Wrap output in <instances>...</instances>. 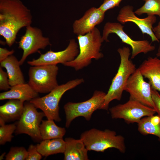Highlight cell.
I'll list each match as a JSON object with an SVG mask.
<instances>
[{
	"instance_id": "6da1fadb",
	"label": "cell",
	"mask_w": 160,
	"mask_h": 160,
	"mask_svg": "<svg viewBox=\"0 0 160 160\" xmlns=\"http://www.w3.org/2000/svg\"><path fill=\"white\" fill-rule=\"evenodd\" d=\"M30 10L20 0H0V35L11 47L22 28L31 25Z\"/></svg>"
},
{
	"instance_id": "7a4b0ae2",
	"label": "cell",
	"mask_w": 160,
	"mask_h": 160,
	"mask_svg": "<svg viewBox=\"0 0 160 160\" xmlns=\"http://www.w3.org/2000/svg\"><path fill=\"white\" fill-rule=\"evenodd\" d=\"M77 39L79 53L74 60L65 63L64 65L78 71L89 65L92 59L98 60L103 57L100 50L104 41L99 30L96 27L85 34L78 35Z\"/></svg>"
},
{
	"instance_id": "3957f363",
	"label": "cell",
	"mask_w": 160,
	"mask_h": 160,
	"mask_svg": "<svg viewBox=\"0 0 160 160\" xmlns=\"http://www.w3.org/2000/svg\"><path fill=\"white\" fill-rule=\"evenodd\" d=\"M120 63L115 76L112 80L109 90L104 97L100 109L107 110L110 103L113 100H120L128 79L136 69V65L129 59V48L124 47L117 49Z\"/></svg>"
},
{
	"instance_id": "277c9868",
	"label": "cell",
	"mask_w": 160,
	"mask_h": 160,
	"mask_svg": "<svg viewBox=\"0 0 160 160\" xmlns=\"http://www.w3.org/2000/svg\"><path fill=\"white\" fill-rule=\"evenodd\" d=\"M80 139L88 151L103 152L108 148H114L121 153L126 152L124 138L117 135L114 131L92 128L82 133Z\"/></svg>"
},
{
	"instance_id": "5b68a950",
	"label": "cell",
	"mask_w": 160,
	"mask_h": 160,
	"mask_svg": "<svg viewBox=\"0 0 160 160\" xmlns=\"http://www.w3.org/2000/svg\"><path fill=\"white\" fill-rule=\"evenodd\" d=\"M83 78L69 81L66 83L58 85L46 95L34 98L29 102L37 108L42 110L47 119L57 122L61 121L59 114V103L63 94L67 91L73 89L84 82Z\"/></svg>"
},
{
	"instance_id": "8992f818",
	"label": "cell",
	"mask_w": 160,
	"mask_h": 160,
	"mask_svg": "<svg viewBox=\"0 0 160 160\" xmlns=\"http://www.w3.org/2000/svg\"><path fill=\"white\" fill-rule=\"evenodd\" d=\"M58 69L56 65L31 66L29 70L28 83L38 93H49L58 85Z\"/></svg>"
},
{
	"instance_id": "52a82bcc",
	"label": "cell",
	"mask_w": 160,
	"mask_h": 160,
	"mask_svg": "<svg viewBox=\"0 0 160 160\" xmlns=\"http://www.w3.org/2000/svg\"><path fill=\"white\" fill-rule=\"evenodd\" d=\"M106 94L103 91L95 90L92 97L87 100L79 103L68 102L65 104L63 107L65 127L68 128L72 121L78 117H83L87 121H89L93 113L100 109Z\"/></svg>"
},
{
	"instance_id": "ba28073f",
	"label": "cell",
	"mask_w": 160,
	"mask_h": 160,
	"mask_svg": "<svg viewBox=\"0 0 160 160\" xmlns=\"http://www.w3.org/2000/svg\"><path fill=\"white\" fill-rule=\"evenodd\" d=\"M113 119H123L127 124L138 123L145 116L154 115L156 112L153 108L129 98L123 104H119L109 109Z\"/></svg>"
},
{
	"instance_id": "9c48e42d",
	"label": "cell",
	"mask_w": 160,
	"mask_h": 160,
	"mask_svg": "<svg viewBox=\"0 0 160 160\" xmlns=\"http://www.w3.org/2000/svg\"><path fill=\"white\" fill-rule=\"evenodd\" d=\"M30 102L24 104L23 111L17 125L15 133L25 134L38 141L42 140L40 126L45 115L43 112H38Z\"/></svg>"
},
{
	"instance_id": "30bf717a",
	"label": "cell",
	"mask_w": 160,
	"mask_h": 160,
	"mask_svg": "<svg viewBox=\"0 0 160 160\" xmlns=\"http://www.w3.org/2000/svg\"><path fill=\"white\" fill-rule=\"evenodd\" d=\"M124 26L120 23L108 22L104 26L102 38L103 41L109 42L108 37L110 33H115L121 40L122 43L131 46L132 49L131 59H134L141 53L145 54L152 52L155 49V47L147 40H134L124 31Z\"/></svg>"
},
{
	"instance_id": "8fae6325",
	"label": "cell",
	"mask_w": 160,
	"mask_h": 160,
	"mask_svg": "<svg viewBox=\"0 0 160 160\" xmlns=\"http://www.w3.org/2000/svg\"><path fill=\"white\" fill-rule=\"evenodd\" d=\"M143 77L139 68L136 69L129 78L124 91L129 93L130 98L155 109L151 85L144 80Z\"/></svg>"
},
{
	"instance_id": "7c38bea8",
	"label": "cell",
	"mask_w": 160,
	"mask_h": 160,
	"mask_svg": "<svg viewBox=\"0 0 160 160\" xmlns=\"http://www.w3.org/2000/svg\"><path fill=\"white\" fill-rule=\"evenodd\" d=\"M25 33L19 41V48L23 50L22 57L19 60L22 65L28 57L37 52L40 49H44L51 45L49 39L43 36L41 30L31 25L27 27Z\"/></svg>"
},
{
	"instance_id": "4fadbf2b",
	"label": "cell",
	"mask_w": 160,
	"mask_h": 160,
	"mask_svg": "<svg viewBox=\"0 0 160 160\" xmlns=\"http://www.w3.org/2000/svg\"><path fill=\"white\" fill-rule=\"evenodd\" d=\"M79 44L74 39L70 40L68 46L64 50L54 52L51 50L41 54L36 59L28 61L27 63L31 66L44 65H56L74 60L79 53Z\"/></svg>"
},
{
	"instance_id": "5bb4252c",
	"label": "cell",
	"mask_w": 160,
	"mask_h": 160,
	"mask_svg": "<svg viewBox=\"0 0 160 160\" xmlns=\"http://www.w3.org/2000/svg\"><path fill=\"white\" fill-rule=\"evenodd\" d=\"M132 6L129 5L122 7L117 17V20L122 24L129 22L135 23L140 28L143 35L146 34L149 35L152 42H159V41L156 37L152 30L153 25L156 21L155 15H148L145 18H140L135 15Z\"/></svg>"
},
{
	"instance_id": "9a60e30c",
	"label": "cell",
	"mask_w": 160,
	"mask_h": 160,
	"mask_svg": "<svg viewBox=\"0 0 160 160\" xmlns=\"http://www.w3.org/2000/svg\"><path fill=\"white\" fill-rule=\"evenodd\" d=\"M105 12L98 8L92 7L87 10L83 16L75 20L73 24V33L77 35H84L92 31L103 20Z\"/></svg>"
},
{
	"instance_id": "2e32d148",
	"label": "cell",
	"mask_w": 160,
	"mask_h": 160,
	"mask_svg": "<svg viewBox=\"0 0 160 160\" xmlns=\"http://www.w3.org/2000/svg\"><path fill=\"white\" fill-rule=\"evenodd\" d=\"M138 68L143 76L148 79L151 87L160 92V59L149 57Z\"/></svg>"
},
{
	"instance_id": "e0dca14e",
	"label": "cell",
	"mask_w": 160,
	"mask_h": 160,
	"mask_svg": "<svg viewBox=\"0 0 160 160\" xmlns=\"http://www.w3.org/2000/svg\"><path fill=\"white\" fill-rule=\"evenodd\" d=\"M39 93L35 91L28 83H23L11 87L8 91L0 94V100L16 99L30 101L37 97Z\"/></svg>"
},
{
	"instance_id": "ac0fdd59",
	"label": "cell",
	"mask_w": 160,
	"mask_h": 160,
	"mask_svg": "<svg viewBox=\"0 0 160 160\" xmlns=\"http://www.w3.org/2000/svg\"><path fill=\"white\" fill-rule=\"evenodd\" d=\"M64 160H88V150L82 140L71 137L66 138Z\"/></svg>"
},
{
	"instance_id": "d6986e66",
	"label": "cell",
	"mask_w": 160,
	"mask_h": 160,
	"mask_svg": "<svg viewBox=\"0 0 160 160\" xmlns=\"http://www.w3.org/2000/svg\"><path fill=\"white\" fill-rule=\"evenodd\" d=\"M0 63V66L6 70L11 87L25 83L19 61L15 56L11 55Z\"/></svg>"
},
{
	"instance_id": "ffe728a7",
	"label": "cell",
	"mask_w": 160,
	"mask_h": 160,
	"mask_svg": "<svg viewBox=\"0 0 160 160\" xmlns=\"http://www.w3.org/2000/svg\"><path fill=\"white\" fill-rule=\"evenodd\" d=\"M24 101L11 99L0 106V119L5 122L19 120L23 113Z\"/></svg>"
},
{
	"instance_id": "44dd1931",
	"label": "cell",
	"mask_w": 160,
	"mask_h": 160,
	"mask_svg": "<svg viewBox=\"0 0 160 160\" xmlns=\"http://www.w3.org/2000/svg\"><path fill=\"white\" fill-rule=\"evenodd\" d=\"M65 143L63 138L43 140L36 145L38 152L42 156L47 157L58 153H63Z\"/></svg>"
},
{
	"instance_id": "7402d4cb",
	"label": "cell",
	"mask_w": 160,
	"mask_h": 160,
	"mask_svg": "<svg viewBox=\"0 0 160 160\" xmlns=\"http://www.w3.org/2000/svg\"><path fill=\"white\" fill-rule=\"evenodd\" d=\"M138 124V130L142 134H152L160 139V116L154 115L142 118Z\"/></svg>"
},
{
	"instance_id": "603a6c76",
	"label": "cell",
	"mask_w": 160,
	"mask_h": 160,
	"mask_svg": "<svg viewBox=\"0 0 160 160\" xmlns=\"http://www.w3.org/2000/svg\"><path fill=\"white\" fill-rule=\"evenodd\" d=\"M52 120H42L40 126L42 140L63 138L66 133L64 128L57 126Z\"/></svg>"
},
{
	"instance_id": "cb8c5ba5",
	"label": "cell",
	"mask_w": 160,
	"mask_h": 160,
	"mask_svg": "<svg viewBox=\"0 0 160 160\" xmlns=\"http://www.w3.org/2000/svg\"><path fill=\"white\" fill-rule=\"evenodd\" d=\"M144 4L135 13L138 15L146 14L148 15H157L160 17V0H146Z\"/></svg>"
},
{
	"instance_id": "d4e9b609",
	"label": "cell",
	"mask_w": 160,
	"mask_h": 160,
	"mask_svg": "<svg viewBox=\"0 0 160 160\" xmlns=\"http://www.w3.org/2000/svg\"><path fill=\"white\" fill-rule=\"evenodd\" d=\"M17 125L15 124L0 125V145H4L7 142H10L14 136L12 134L15 131Z\"/></svg>"
},
{
	"instance_id": "484cf974",
	"label": "cell",
	"mask_w": 160,
	"mask_h": 160,
	"mask_svg": "<svg viewBox=\"0 0 160 160\" xmlns=\"http://www.w3.org/2000/svg\"><path fill=\"white\" fill-rule=\"evenodd\" d=\"M28 155L27 150L23 147H12L6 155V160H25Z\"/></svg>"
},
{
	"instance_id": "4316f807",
	"label": "cell",
	"mask_w": 160,
	"mask_h": 160,
	"mask_svg": "<svg viewBox=\"0 0 160 160\" xmlns=\"http://www.w3.org/2000/svg\"><path fill=\"white\" fill-rule=\"evenodd\" d=\"M11 87L9 84L8 77L7 72L3 70L0 66V89L7 91Z\"/></svg>"
},
{
	"instance_id": "83f0119b",
	"label": "cell",
	"mask_w": 160,
	"mask_h": 160,
	"mask_svg": "<svg viewBox=\"0 0 160 160\" xmlns=\"http://www.w3.org/2000/svg\"><path fill=\"white\" fill-rule=\"evenodd\" d=\"M122 0H104L103 3L98 8L105 12L107 10L119 6Z\"/></svg>"
},
{
	"instance_id": "f1b7e54d",
	"label": "cell",
	"mask_w": 160,
	"mask_h": 160,
	"mask_svg": "<svg viewBox=\"0 0 160 160\" xmlns=\"http://www.w3.org/2000/svg\"><path fill=\"white\" fill-rule=\"evenodd\" d=\"M28 155L25 160H40L42 156L37 150L36 145H30L27 150Z\"/></svg>"
},
{
	"instance_id": "f546056e",
	"label": "cell",
	"mask_w": 160,
	"mask_h": 160,
	"mask_svg": "<svg viewBox=\"0 0 160 160\" xmlns=\"http://www.w3.org/2000/svg\"><path fill=\"white\" fill-rule=\"evenodd\" d=\"M152 98L156 112L160 116V95L158 91L151 87Z\"/></svg>"
},
{
	"instance_id": "4dcf8cb0",
	"label": "cell",
	"mask_w": 160,
	"mask_h": 160,
	"mask_svg": "<svg viewBox=\"0 0 160 160\" xmlns=\"http://www.w3.org/2000/svg\"><path fill=\"white\" fill-rule=\"evenodd\" d=\"M15 52L13 49L8 50L6 48L0 47V63L4 61L9 56L12 55Z\"/></svg>"
},
{
	"instance_id": "1f68e13d",
	"label": "cell",
	"mask_w": 160,
	"mask_h": 160,
	"mask_svg": "<svg viewBox=\"0 0 160 160\" xmlns=\"http://www.w3.org/2000/svg\"><path fill=\"white\" fill-rule=\"evenodd\" d=\"M160 20L157 25L153 27L152 30L156 38L159 41V44L158 52L160 51Z\"/></svg>"
},
{
	"instance_id": "d6a6232c",
	"label": "cell",
	"mask_w": 160,
	"mask_h": 160,
	"mask_svg": "<svg viewBox=\"0 0 160 160\" xmlns=\"http://www.w3.org/2000/svg\"><path fill=\"white\" fill-rule=\"evenodd\" d=\"M6 155V153L5 152H4L0 156V160H2L3 159H4V157Z\"/></svg>"
},
{
	"instance_id": "836d02e7",
	"label": "cell",
	"mask_w": 160,
	"mask_h": 160,
	"mask_svg": "<svg viewBox=\"0 0 160 160\" xmlns=\"http://www.w3.org/2000/svg\"><path fill=\"white\" fill-rule=\"evenodd\" d=\"M156 57H160V51L158 52L156 54Z\"/></svg>"
},
{
	"instance_id": "e575fe53",
	"label": "cell",
	"mask_w": 160,
	"mask_h": 160,
	"mask_svg": "<svg viewBox=\"0 0 160 160\" xmlns=\"http://www.w3.org/2000/svg\"><path fill=\"white\" fill-rule=\"evenodd\" d=\"M143 0L145 1L146 0Z\"/></svg>"
}]
</instances>
